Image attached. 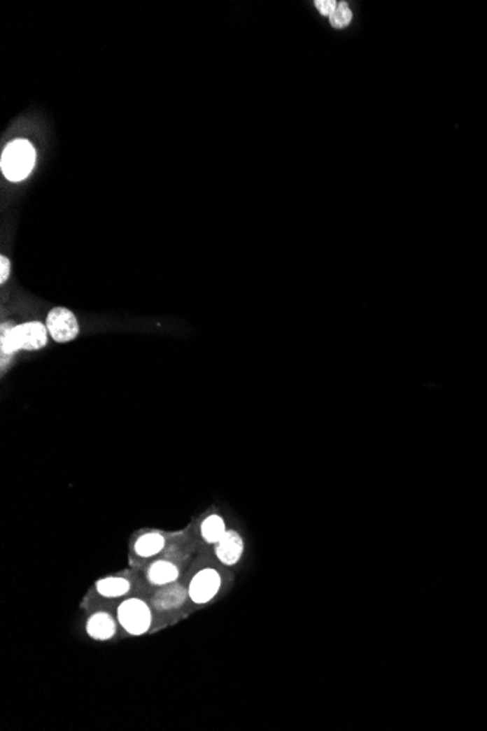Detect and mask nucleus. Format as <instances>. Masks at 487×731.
<instances>
[{"label":"nucleus","instance_id":"423d86ee","mask_svg":"<svg viewBox=\"0 0 487 731\" xmlns=\"http://www.w3.org/2000/svg\"><path fill=\"white\" fill-rule=\"evenodd\" d=\"M216 545V556L225 565L237 564L244 552V541L241 536L234 530H226V533Z\"/></svg>","mask_w":487,"mask_h":731},{"label":"nucleus","instance_id":"2eb2a0df","mask_svg":"<svg viewBox=\"0 0 487 731\" xmlns=\"http://www.w3.org/2000/svg\"><path fill=\"white\" fill-rule=\"evenodd\" d=\"M9 271H10V263L6 257H0V283H5V281L8 279L9 276Z\"/></svg>","mask_w":487,"mask_h":731},{"label":"nucleus","instance_id":"9d476101","mask_svg":"<svg viewBox=\"0 0 487 731\" xmlns=\"http://www.w3.org/2000/svg\"><path fill=\"white\" fill-rule=\"evenodd\" d=\"M97 591L104 597H121L130 591V583L126 578L120 576H111V578H104V580L98 581Z\"/></svg>","mask_w":487,"mask_h":731},{"label":"nucleus","instance_id":"ddd939ff","mask_svg":"<svg viewBox=\"0 0 487 731\" xmlns=\"http://www.w3.org/2000/svg\"><path fill=\"white\" fill-rule=\"evenodd\" d=\"M352 21V10L347 6V3H339L333 15L330 16V22L334 28H343L349 25Z\"/></svg>","mask_w":487,"mask_h":731},{"label":"nucleus","instance_id":"6e6552de","mask_svg":"<svg viewBox=\"0 0 487 731\" xmlns=\"http://www.w3.org/2000/svg\"><path fill=\"white\" fill-rule=\"evenodd\" d=\"M115 623L114 619L106 613V611H98L92 615L86 623V632L97 641H107L115 635Z\"/></svg>","mask_w":487,"mask_h":731},{"label":"nucleus","instance_id":"f03ea898","mask_svg":"<svg viewBox=\"0 0 487 731\" xmlns=\"http://www.w3.org/2000/svg\"><path fill=\"white\" fill-rule=\"evenodd\" d=\"M36 162V150L28 141L18 139L9 143L2 155V171L10 181L24 180Z\"/></svg>","mask_w":487,"mask_h":731},{"label":"nucleus","instance_id":"39448f33","mask_svg":"<svg viewBox=\"0 0 487 731\" xmlns=\"http://www.w3.org/2000/svg\"><path fill=\"white\" fill-rule=\"evenodd\" d=\"M220 575L215 569H203L197 572L188 587V596L197 604L211 602L220 588Z\"/></svg>","mask_w":487,"mask_h":731},{"label":"nucleus","instance_id":"f8f14e48","mask_svg":"<svg viewBox=\"0 0 487 731\" xmlns=\"http://www.w3.org/2000/svg\"><path fill=\"white\" fill-rule=\"evenodd\" d=\"M225 533V523L219 516L207 517L202 524V536L209 543H218Z\"/></svg>","mask_w":487,"mask_h":731},{"label":"nucleus","instance_id":"1a4fd4ad","mask_svg":"<svg viewBox=\"0 0 487 731\" xmlns=\"http://www.w3.org/2000/svg\"><path fill=\"white\" fill-rule=\"evenodd\" d=\"M178 578V568L167 562V560H158L148 571V580L155 585H168L176 583Z\"/></svg>","mask_w":487,"mask_h":731},{"label":"nucleus","instance_id":"20e7f679","mask_svg":"<svg viewBox=\"0 0 487 731\" xmlns=\"http://www.w3.org/2000/svg\"><path fill=\"white\" fill-rule=\"evenodd\" d=\"M47 330L56 342L66 343L78 336L79 325L71 310L57 307L51 310L47 317Z\"/></svg>","mask_w":487,"mask_h":731},{"label":"nucleus","instance_id":"9b49d317","mask_svg":"<svg viewBox=\"0 0 487 731\" xmlns=\"http://www.w3.org/2000/svg\"><path fill=\"white\" fill-rule=\"evenodd\" d=\"M165 546V539L160 533H148L139 537L136 541V553L142 558H149L160 553Z\"/></svg>","mask_w":487,"mask_h":731},{"label":"nucleus","instance_id":"f257e3e1","mask_svg":"<svg viewBox=\"0 0 487 731\" xmlns=\"http://www.w3.org/2000/svg\"><path fill=\"white\" fill-rule=\"evenodd\" d=\"M47 327L43 322L32 321L25 325L3 329L2 350L3 353H13L16 350H37L47 343Z\"/></svg>","mask_w":487,"mask_h":731},{"label":"nucleus","instance_id":"7ed1b4c3","mask_svg":"<svg viewBox=\"0 0 487 731\" xmlns=\"http://www.w3.org/2000/svg\"><path fill=\"white\" fill-rule=\"evenodd\" d=\"M118 622L130 635H143L152 625V613L149 606L139 599H130L120 604Z\"/></svg>","mask_w":487,"mask_h":731},{"label":"nucleus","instance_id":"0eeeda50","mask_svg":"<svg viewBox=\"0 0 487 731\" xmlns=\"http://www.w3.org/2000/svg\"><path fill=\"white\" fill-rule=\"evenodd\" d=\"M185 599L187 591L181 585L172 583L164 585V588H161L155 594L153 606L158 610H172L183 606L185 603Z\"/></svg>","mask_w":487,"mask_h":731},{"label":"nucleus","instance_id":"4468645a","mask_svg":"<svg viewBox=\"0 0 487 731\" xmlns=\"http://www.w3.org/2000/svg\"><path fill=\"white\" fill-rule=\"evenodd\" d=\"M317 6V9L323 13V15H328L332 16L333 12L336 10L337 8V3L334 2V0H317V2L314 3Z\"/></svg>","mask_w":487,"mask_h":731}]
</instances>
